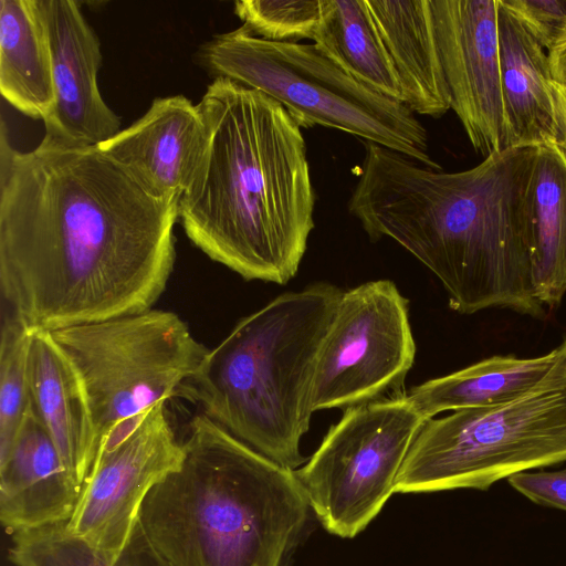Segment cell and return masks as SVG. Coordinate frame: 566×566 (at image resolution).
Returning <instances> with one entry per match:
<instances>
[{"label": "cell", "mask_w": 566, "mask_h": 566, "mask_svg": "<svg viewBox=\"0 0 566 566\" xmlns=\"http://www.w3.org/2000/svg\"><path fill=\"white\" fill-rule=\"evenodd\" d=\"M84 386L97 439L180 394L209 349L176 313L149 308L49 332Z\"/></svg>", "instance_id": "8"}, {"label": "cell", "mask_w": 566, "mask_h": 566, "mask_svg": "<svg viewBox=\"0 0 566 566\" xmlns=\"http://www.w3.org/2000/svg\"><path fill=\"white\" fill-rule=\"evenodd\" d=\"M314 44L361 85L402 103L401 85L367 0H323Z\"/></svg>", "instance_id": "22"}, {"label": "cell", "mask_w": 566, "mask_h": 566, "mask_svg": "<svg viewBox=\"0 0 566 566\" xmlns=\"http://www.w3.org/2000/svg\"><path fill=\"white\" fill-rule=\"evenodd\" d=\"M323 0H241L235 14L254 35L275 42L310 39L321 22Z\"/></svg>", "instance_id": "25"}, {"label": "cell", "mask_w": 566, "mask_h": 566, "mask_svg": "<svg viewBox=\"0 0 566 566\" xmlns=\"http://www.w3.org/2000/svg\"><path fill=\"white\" fill-rule=\"evenodd\" d=\"M552 95L558 135L557 146L566 150V85L559 84L553 80Z\"/></svg>", "instance_id": "28"}, {"label": "cell", "mask_w": 566, "mask_h": 566, "mask_svg": "<svg viewBox=\"0 0 566 566\" xmlns=\"http://www.w3.org/2000/svg\"><path fill=\"white\" fill-rule=\"evenodd\" d=\"M198 106L211 144L200 179L179 202L180 223L197 248L243 279L285 284L314 228L301 127L273 98L222 76Z\"/></svg>", "instance_id": "3"}, {"label": "cell", "mask_w": 566, "mask_h": 566, "mask_svg": "<svg viewBox=\"0 0 566 566\" xmlns=\"http://www.w3.org/2000/svg\"><path fill=\"white\" fill-rule=\"evenodd\" d=\"M537 149L509 147L473 168L443 172L366 143L348 210L370 240L390 238L424 264L451 310L543 318L532 284Z\"/></svg>", "instance_id": "2"}, {"label": "cell", "mask_w": 566, "mask_h": 566, "mask_svg": "<svg viewBox=\"0 0 566 566\" xmlns=\"http://www.w3.org/2000/svg\"><path fill=\"white\" fill-rule=\"evenodd\" d=\"M199 59L216 77L276 101L301 128L339 129L440 169L415 113L358 83L315 44L265 40L242 25L206 42Z\"/></svg>", "instance_id": "6"}, {"label": "cell", "mask_w": 566, "mask_h": 566, "mask_svg": "<svg viewBox=\"0 0 566 566\" xmlns=\"http://www.w3.org/2000/svg\"><path fill=\"white\" fill-rule=\"evenodd\" d=\"M507 480L532 502L566 512V468L556 471H525Z\"/></svg>", "instance_id": "27"}, {"label": "cell", "mask_w": 566, "mask_h": 566, "mask_svg": "<svg viewBox=\"0 0 566 566\" xmlns=\"http://www.w3.org/2000/svg\"><path fill=\"white\" fill-rule=\"evenodd\" d=\"M184 455L166 402L118 423L98 443L67 530L107 564H115L148 493L179 469Z\"/></svg>", "instance_id": "11"}, {"label": "cell", "mask_w": 566, "mask_h": 566, "mask_svg": "<svg viewBox=\"0 0 566 566\" xmlns=\"http://www.w3.org/2000/svg\"><path fill=\"white\" fill-rule=\"evenodd\" d=\"M343 293L321 282L275 297L209 349L180 394L234 438L297 470L318 356Z\"/></svg>", "instance_id": "5"}, {"label": "cell", "mask_w": 566, "mask_h": 566, "mask_svg": "<svg viewBox=\"0 0 566 566\" xmlns=\"http://www.w3.org/2000/svg\"><path fill=\"white\" fill-rule=\"evenodd\" d=\"M548 60L553 80L566 85V32L548 51Z\"/></svg>", "instance_id": "29"}, {"label": "cell", "mask_w": 566, "mask_h": 566, "mask_svg": "<svg viewBox=\"0 0 566 566\" xmlns=\"http://www.w3.org/2000/svg\"><path fill=\"white\" fill-rule=\"evenodd\" d=\"M532 284L545 307L566 294V150L538 145L533 174Z\"/></svg>", "instance_id": "21"}, {"label": "cell", "mask_w": 566, "mask_h": 566, "mask_svg": "<svg viewBox=\"0 0 566 566\" xmlns=\"http://www.w3.org/2000/svg\"><path fill=\"white\" fill-rule=\"evenodd\" d=\"M496 21L507 147L557 146L548 53L502 0Z\"/></svg>", "instance_id": "17"}, {"label": "cell", "mask_w": 566, "mask_h": 566, "mask_svg": "<svg viewBox=\"0 0 566 566\" xmlns=\"http://www.w3.org/2000/svg\"><path fill=\"white\" fill-rule=\"evenodd\" d=\"M499 0H431L451 108L484 158L507 147L501 85Z\"/></svg>", "instance_id": "12"}, {"label": "cell", "mask_w": 566, "mask_h": 566, "mask_svg": "<svg viewBox=\"0 0 566 566\" xmlns=\"http://www.w3.org/2000/svg\"><path fill=\"white\" fill-rule=\"evenodd\" d=\"M0 91L29 117L44 120L52 109L51 52L36 0L0 1Z\"/></svg>", "instance_id": "20"}, {"label": "cell", "mask_w": 566, "mask_h": 566, "mask_svg": "<svg viewBox=\"0 0 566 566\" xmlns=\"http://www.w3.org/2000/svg\"><path fill=\"white\" fill-rule=\"evenodd\" d=\"M32 329L4 315L0 338V459L10 451L29 409L28 357Z\"/></svg>", "instance_id": "24"}, {"label": "cell", "mask_w": 566, "mask_h": 566, "mask_svg": "<svg viewBox=\"0 0 566 566\" xmlns=\"http://www.w3.org/2000/svg\"><path fill=\"white\" fill-rule=\"evenodd\" d=\"M560 344L537 357L494 355L415 386L407 399L428 420L442 411L503 403L534 387L554 366Z\"/></svg>", "instance_id": "19"}, {"label": "cell", "mask_w": 566, "mask_h": 566, "mask_svg": "<svg viewBox=\"0 0 566 566\" xmlns=\"http://www.w3.org/2000/svg\"><path fill=\"white\" fill-rule=\"evenodd\" d=\"M210 144L198 104L174 95L154 99L139 119L97 146L153 196L179 207L206 168Z\"/></svg>", "instance_id": "14"}, {"label": "cell", "mask_w": 566, "mask_h": 566, "mask_svg": "<svg viewBox=\"0 0 566 566\" xmlns=\"http://www.w3.org/2000/svg\"><path fill=\"white\" fill-rule=\"evenodd\" d=\"M178 206L98 146L0 140V289L8 313L51 332L151 308L175 259Z\"/></svg>", "instance_id": "1"}, {"label": "cell", "mask_w": 566, "mask_h": 566, "mask_svg": "<svg viewBox=\"0 0 566 566\" xmlns=\"http://www.w3.org/2000/svg\"><path fill=\"white\" fill-rule=\"evenodd\" d=\"M415 355L408 300L395 283L377 280L344 291L317 360L314 411L398 391Z\"/></svg>", "instance_id": "10"}, {"label": "cell", "mask_w": 566, "mask_h": 566, "mask_svg": "<svg viewBox=\"0 0 566 566\" xmlns=\"http://www.w3.org/2000/svg\"><path fill=\"white\" fill-rule=\"evenodd\" d=\"M549 51L566 32V2L557 0H502Z\"/></svg>", "instance_id": "26"}, {"label": "cell", "mask_w": 566, "mask_h": 566, "mask_svg": "<svg viewBox=\"0 0 566 566\" xmlns=\"http://www.w3.org/2000/svg\"><path fill=\"white\" fill-rule=\"evenodd\" d=\"M398 75L402 103L415 114L441 117L451 108L431 0H367Z\"/></svg>", "instance_id": "18"}, {"label": "cell", "mask_w": 566, "mask_h": 566, "mask_svg": "<svg viewBox=\"0 0 566 566\" xmlns=\"http://www.w3.org/2000/svg\"><path fill=\"white\" fill-rule=\"evenodd\" d=\"M66 523L12 534L10 562L15 566H164L137 525L118 560L109 565Z\"/></svg>", "instance_id": "23"}, {"label": "cell", "mask_w": 566, "mask_h": 566, "mask_svg": "<svg viewBox=\"0 0 566 566\" xmlns=\"http://www.w3.org/2000/svg\"><path fill=\"white\" fill-rule=\"evenodd\" d=\"M81 490L29 405L8 454L0 459V521L8 534L69 522Z\"/></svg>", "instance_id": "15"}, {"label": "cell", "mask_w": 566, "mask_h": 566, "mask_svg": "<svg viewBox=\"0 0 566 566\" xmlns=\"http://www.w3.org/2000/svg\"><path fill=\"white\" fill-rule=\"evenodd\" d=\"M426 420L406 395L345 409L295 470L313 514L328 533L354 538L379 514Z\"/></svg>", "instance_id": "9"}, {"label": "cell", "mask_w": 566, "mask_h": 566, "mask_svg": "<svg viewBox=\"0 0 566 566\" xmlns=\"http://www.w3.org/2000/svg\"><path fill=\"white\" fill-rule=\"evenodd\" d=\"M179 469L144 501L137 526L164 566H292L313 511L295 471L206 415Z\"/></svg>", "instance_id": "4"}, {"label": "cell", "mask_w": 566, "mask_h": 566, "mask_svg": "<svg viewBox=\"0 0 566 566\" xmlns=\"http://www.w3.org/2000/svg\"><path fill=\"white\" fill-rule=\"evenodd\" d=\"M28 378L30 407L81 490L97 451L96 433L82 380L49 332L32 329Z\"/></svg>", "instance_id": "16"}, {"label": "cell", "mask_w": 566, "mask_h": 566, "mask_svg": "<svg viewBox=\"0 0 566 566\" xmlns=\"http://www.w3.org/2000/svg\"><path fill=\"white\" fill-rule=\"evenodd\" d=\"M52 62L54 102L44 138L66 147L97 146L120 129L103 99L97 74L101 44L74 0H36Z\"/></svg>", "instance_id": "13"}, {"label": "cell", "mask_w": 566, "mask_h": 566, "mask_svg": "<svg viewBox=\"0 0 566 566\" xmlns=\"http://www.w3.org/2000/svg\"><path fill=\"white\" fill-rule=\"evenodd\" d=\"M551 370L500 405L424 421L395 493L486 490L502 479L566 461V338Z\"/></svg>", "instance_id": "7"}]
</instances>
